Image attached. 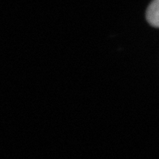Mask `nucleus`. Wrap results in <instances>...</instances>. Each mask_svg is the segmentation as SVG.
Wrapping results in <instances>:
<instances>
[{
	"label": "nucleus",
	"instance_id": "nucleus-1",
	"mask_svg": "<svg viewBox=\"0 0 159 159\" xmlns=\"http://www.w3.org/2000/svg\"><path fill=\"white\" fill-rule=\"evenodd\" d=\"M147 20L153 27L159 28V0H153L147 9Z\"/></svg>",
	"mask_w": 159,
	"mask_h": 159
}]
</instances>
